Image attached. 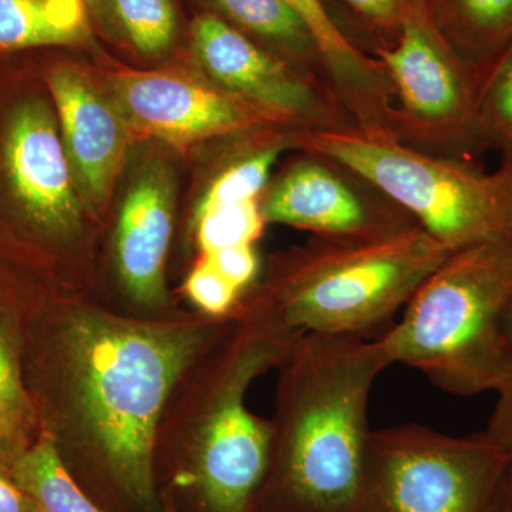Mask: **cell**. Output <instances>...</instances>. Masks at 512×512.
I'll return each instance as SVG.
<instances>
[{"label":"cell","mask_w":512,"mask_h":512,"mask_svg":"<svg viewBox=\"0 0 512 512\" xmlns=\"http://www.w3.org/2000/svg\"><path fill=\"white\" fill-rule=\"evenodd\" d=\"M86 33V0H0V52L70 45Z\"/></svg>","instance_id":"obj_19"},{"label":"cell","mask_w":512,"mask_h":512,"mask_svg":"<svg viewBox=\"0 0 512 512\" xmlns=\"http://www.w3.org/2000/svg\"><path fill=\"white\" fill-rule=\"evenodd\" d=\"M8 470L35 512H101L76 483L55 440L45 431L10 460Z\"/></svg>","instance_id":"obj_20"},{"label":"cell","mask_w":512,"mask_h":512,"mask_svg":"<svg viewBox=\"0 0 512 512\" xmlns=\"http://www.w3.org/2000/svg\"><path fill=\"white\" fill-rule=\"evenodd\" d=\"M512 302V238L453 252L380 336L393 365L419 370L457 396L494 392L512 377L504 318Z\"/></svg>","instance_id":"obj_3"},{"label":"cell","mask_w":512,"mask_h":512,"mask_svg":"<svg viewBox=\"0 0 512 512\" xmlns=\"http://www.w3.org/2000/svg\"><path fill=\"white\" fill-rule=\"evenodd\" d=\"M382 339L302 333L282 366L269 464L303 512H356L370 393L392 366Z\"/></svg>","instance_id":"obj_2"},{"label":"cell","mask_w":512,"mask_h":512,"mask_svg":"<svg viewBox=\"0 0 512 512\" xmlns=\"http://www.w3.org/2000/svg\"><path fill=\"white\" fill-rule=\"evenodd\" d=\"M488 512H512V457L501 474Z\"/></svg>","instance_id":"obj_29"},{"label":"cell","mask_w":512,"mask_h":512,"mask_svg":"<svg viewBox=\"0 0 512 512\" xmlns=\"http://www.w3.org/2000/svg\"><path fill=\"white\" fill-rule=\"evenodd\" d=\"M204 258L239 291L251 284L258 272V258L252 245L220 249L204 254Z\"/></svg>","instance_id":"obj_26"},{"label":"cell","mask_w":512,"mask_h":512,"mask_svg":"<svg viewBox=\"0 0 512 512\" xmlns=\"http://www.w3.org/2000/svg\"><path fill=\"white\" fill-rule=\"evenodd\" d=\"M93 12L137 53L160 57L177 37L173 0H86Z\"/></svg>","instance_id":"obj_21"},{"label":"cell","mask_w":512,"mask_h":512,"mask_svg":"<svg viewBox=\"0 0 512 512\" xmlns=\"http://www.w3.org/2000/svg\"><path fill=\"white\" fill-rule=\"evenodd\" d=\"M229 322L120 318L43 292L23 353V380L40 431L57 448L82 447L128 500L151 507L165 403Z\"/></svg>","instance_id":"obj_1"},{"label":"cell","mask_w":512,"mask_h":512,"mask_svg":"<svg viewBox=\"0 0 512 512\" xmlns=\"http://www.w3.org/2000/svg\"><path fill=\"white\" fill-rule=\"evenodd\" d=\"M231 25L271 47L276 56L326 84L322 56L301 16L285 0H214ZM330 92V90H329ZM338 101V100H336Z\"/></svg>","instance_id":"obj_18"},{"label":"cell","mask_w":512,"mask_h":512,"mask_svg":"<svg viewBox=\"0 0 512 512\" xmlns=\"http://www.w3.org/2000/svg\"><path fill=\"white\" fill-rule=\"evenodd\" d=\"M495 394L497 402L484 433L495 446L512 457V377Z\"/></svg>","instance_id":"obj_27"},{"label":"cell","mask_w":512,"mask_h":512,"mask_svg":"<svg viewBox=\"0 0 512 512\" xmlns=\"http://www.w3.org/2000/svg\"><path fill=\"white\" fill-rule=\"evenodd\" d=\"M375 59L392 86L399 141L464 161L483 150L477 117L483 70L448 45L424 5L412 6L393 42L376 46Z\"/></svg>","instance_id":"obj_9"},{"label":"cell","mask_w":512,"mask_h":512,"mask_svg":"<svg viewBox=\"0 0 512 512\" xmlns=\"http://www.w3.org/2000/svg\"><path fill=\"white\" fill-rule=\"evenodd\" d=\"M0 512H35L32 501L16 483L8 467L0 464Z\"/></svg>","instance_id":"obj_28"},{"label":"cell","mask_w":512,"mask_h":512,"mask_svg":"<svg viewBox=\"0 0 512 512\" xmlns=\"http://www.w3.org/2000/svg\"><path fill=\"white\" fill-rule=\"evenodd\" d=\"M299 150L339 161L403 208L450 252L512 238V163L484 173L357 128L302 131Z\"/></svg>","instance_id":"obj_5"},{"label":"cell","mask_w":512,"mask_h":512,"mask_svg":"<svg viewBox=\"0 0 512 512\" xmlns=\"http://www.w3.org/2000/svg\"><path fill=\"white\" fill-rule=\"evenodd\" d=\"M185 291L198 308L211 316H227L237 306L241 291L202 258L185 284Z\"/></svg>","instance_id":"obj_24"},{"label":"cell","mask_w":512,"mask_h":512,"mask_svg":"<svg viewBox=\"0 0 512 512\" xmlns=\"http://www.w3.org/2000/svg\"><path fill=\"white\" fill-rule=\"evenodd\" d=\"M508 460L484 431L453 437L416 423L370 430L360 507L488 512Z\"/></svg>","instance_id":"obj_8"},{"label":"cell","mask_w":512,"mask_h":512,"mask_svg":"<svg viewBox=\"0 0 512 512\" xmlns=\"http://www.w3.org/2000/svg\"><path fill=\"white\" fill-rule=\"evenodd\" d=\"M259 197L265 224L330 241H372L412 228L403 208L339 161L302 150Z\"/></svg>","instance_id":"obj_11"},{"label":"cell","mask_w":512,"mask_h":512,"mask_svg":"<svg viewBox=\"0 0 512 512\" xmlns=\"http://www.w3.org/2000/svg\"><path fill=\"white\" fill-rule=\"evenodd\" d=\"M43 82L83 205L100 214L123 167L130 130L110 94L76 67L55 64Z\"/></svg>","instance_id":"obj_13"},{"label":"cell","mask_w":512,"mask_h":512,"mask_svg":"<svg viewBox=\"0 0 512 512\" xmlns=\"http://www.w3.org/2000/svg\"><path fill=\"white\" fill-rule=\"evenodd\" d=\"M410 2H412L413 5H426L427 0H410Z\"/></svg>","instance_id":"obj_31"},{"label":"cell","mask_w":512,"mask_h":512,"mask_svg":"<svg viewBox=\"0 0 512 512\" xmlns=\"http://www.w3.org/2000/svg\"><path fill=\"white\" fill-rule=\"evenodd\" d=\"M367 28L376 30L382 36L394 37L402 28L404 20L412 10L410 0H338ZM389 42V43H390Z\"/></svg>","instance_id":"obj_25"},{"label":"cell","mask_w":512,"mask_h":512,"mask_svg":"<svg viewBox=\"0 0 512 512\" xmlns=\"http://www.w3.org/2000/svg\"><path fill=\"white\" fill-rule=\"evenodd\" d=\"M424 8L448 45L483 72L512 43V0H427Z\"/></svg>","instance_id":"obj_17"},{"label":"cell","mask_w":512,"mask_h":512,"mask_svg":"<svg viewBox=\"0 0 512 512\" xmlns=\"http://www.w3.org/2000/svg\"><path fill=\"white\" fill-rule=\"evenodd\" d=\"M35 276L0 258V464L35 441L40 427L23 380L26 330L42 296Z\"/></svg>","instance_id":"obj_16"},{"label":"cell","mask_w":512,"mask_h":512,"mask_svg":"<svg viewBox=\"0 0 512 512\" xmlns=\"http://www.w3.org/2000/svg\"><path fill=\"white\" fill-rule=\"evenodd\" d=\"M477 117L484 148L512 163V43L483 72Z\"/></svg>","instance_id":"obj_22"},{"label":"cell","mask_w":512,"mask_h":512,"mask_svg":"<svg viewBox=\"0 0 512 512\" xmlns=\"http://www.w3.org/2000/svg\"><path fill=\"white\" fill-rule=\"evenodd\" d=\"M197 239L202 254L252 245L264 232L258 200L238 202L197 215Z\"/></svg>","instance_id":"obj_23"},{"label":"cell","mask_w":512,"mask_h":512,"mask_svg":"<svg viewBox=\"0 0 512 512\" xmlns=\"http://www.w3.org/2000/svg\"><path fill=\"white\" fill-rule=\"evenodd\" d=\"M165 512H177V511H175L173 507H167V511H165Z\"/></svg>","instance_id":"obj_32"},{"label":"cell","mask_w":512,"mask_h":512,"mask_svg":"<svg viewBox=\"0 0 512 512\" xmlns=\"http://www.w3.org/2000/svg\"><path fill=\"white\" fill-rule=\"evenodd\" d=\"M50 96L0 97V258L35 276L82 225L83 202Z\"/></svg>","instance_id":"obj_7"},{"label":"cell","mask_w":512,"mask_h":512,"mask_svg":"<svg viewBox=\"0 0 512 512\" xmlns=\"http://www.w3.org/2000/svg\"><path fill=\"white\" fill-rule=\"evenodd\" d=\"M192 49L214 86L272 123L301 131L356 128L322 83L220 16L194 20Z\"/></svg>","instance_id":"obj_10"},{"label":"cell","mask_w":512,"mask_h":512,"mask_svg":"<svg viewBox=\"0 0 512 512\" xmlns=\"http://www.w3.org/2000/svg\"><path fill=\"white\" fill-rule=\"evenodd\" d=\"M212 370L194 451V484L208 512H248L268 473L272 426L245 406L256 376L284 362L302 333L262 293L239 306Z\"/></svg>","instance_id":"obj_6"},{"label":"cell","mask_w":512,"mask_h":512,"mask_svg":"<svg viewBox=\"0 0 512 512\" xmlns=\"http://www.w3.org/2000/svg\"><path fill=\"white\" fill-rule=\"evenodd\" d=\"M175 181L160 160L138 170L121 205L116 259L128 295L144 306L165 301L164 266L173 234Z\"/></svg>","instance_id":"obj_14"},{"label":"cell","mask_w":512,"mask_h":512,"mask_svg":"<svg viewBox=\"0 0 512 512\" xmlns=\"http://www.w3.org/2000/svg\"><path fill=\"white\" fill-rule=\"evenodd\" d=\"M107 83L128 130L168 143H195L279 126L214 84L183 74L121 70L111 73Z\"/></svg>","instance_id":"obj_12"},{"label":"cell","mask_w":512,"mask_h":512,"mask_svg":"<svg viewBox=\"0 0 512 512\" xmlns=\"http://www.w3.org/2000/svg\"><path fill=\"white\" fill-rule=\"evenodd\" d=\"M504 335L505 342H507L508 352H510L512 360V302L508 306L507 313L504 318Z\"/></svg>","instance_id":"obj_30"},{"label":"cell","mask_w":512,"mask_h":512,"mask_svg":"<svg viewBox=\"0 0 512 512\" xmlns=\"http://www.w3.org/2000/svg\"><path fill=\"white\" fill-rule=\"evenodd\" d=\"M312 33L322 56L326 84L357 130L397 138L392 86L382 64L367 56L330 16L323 0H285Z\"/></svg>","instance_id":"obj_15"},{"label":"cell","mask_w":512,"mask_h":512,"mask_svg":"<svg viewBox=\"0 0 512 512\" xmlns=\"http://www.w3.org/2000/svg\"><path fill=\"white\" fill-rule=\"evenodd\" d=\"M451 254L420 225L372 241L313 238L279 259L264 293L295 332L367 338Z\"/></svg>","instance_id":"obj_4"}]
</instances>
